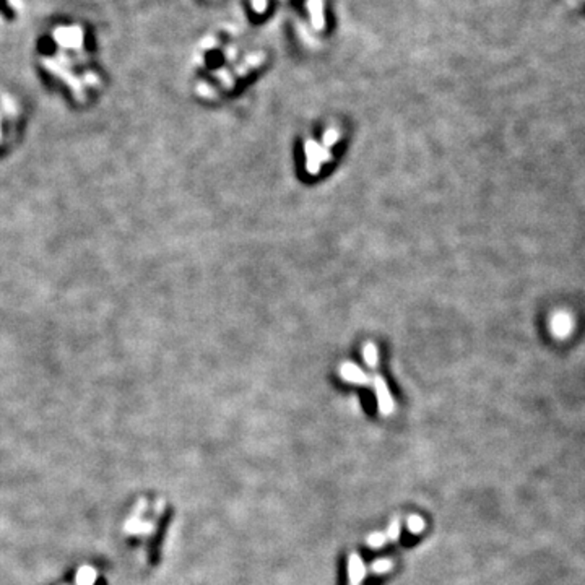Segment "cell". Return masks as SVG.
Segmentation results:
<instances>
[{
  "label": "cell",
  "instance_id": "6da1fadb",
  "mask_svg": "<svg viewBox=\"0 0 585 585\" xmlns=\"http://www.w3.org/2000/svg\"><path fill=\"white\" fill-rule=\"evenodd\" d=\"M59 36H60V41H62L64 44H73V42H77V39H80L77 29H70V28L59 31Z\"/></svg>",
  "mask_w": 585,
  "mask_h": 585
}]
</instances>
